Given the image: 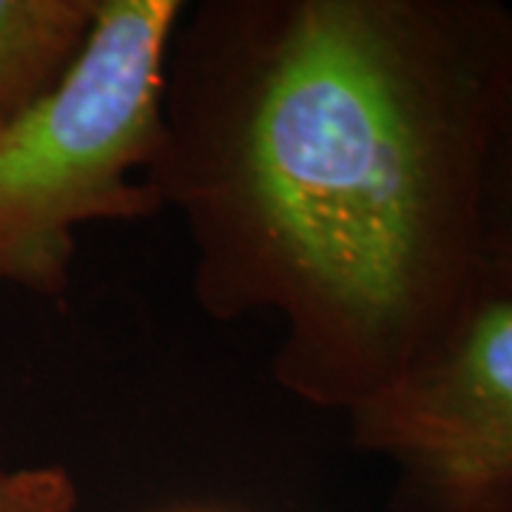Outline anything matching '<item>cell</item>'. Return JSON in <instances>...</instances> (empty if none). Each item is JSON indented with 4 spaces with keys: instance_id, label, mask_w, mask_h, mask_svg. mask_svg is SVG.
I'll return each mask as SVG.
<instances>
[{
    "instance_id": "277c9868",
    "label": "cell",
    "mask_w": 512,
    "mask_h": 512,
    "mask_svg": "<svg viewBox=\"0 0 512 512\" xmlns=\"http://www.w3.org/2000/svg\"><path fill=\"white\" fill-rule=\"evenodd\" d=\"M94 15L97 0H0V123L63 77Z\"/></svg>"
},
{
    "instance_id": "8992f818",
    "label": "cell",
    "mask_w": 512,
    "mask_h": 512,
    "mask_svg": "<svg viewBox=\"0 0 512 512\" xmlns=\"http://www.w3.org/2000/svg\"><path fill=\"white\" fill-rule=\"evenodd\" d=\"M74 478L55 464L0 470V512H74Z\"/></svg>"
},
{
    "instance_id": "6da1fadb",
    "label": "cell",
    "mask_w": 512,
    "mask_h": 512,
    "mask_svg": "<svg viewBox=\"0 0 512 512\" xmlns=\"http://www.w3.org/2000/svg\"><path fill=\"white\" fill-rule=\"evenodd\" d=\"M512 97L498 0H205L165 63L148 171L205 313L282 319L274 376L348 416L484 288L481 200Z\"/></svg>"
},
{
    "instance_id": "3957f363",
    "label": "cell",
    "mask_w": 512,
    "mask_h": 512,
    "mask_svg": "<svg viewBox=\"0 0 512 512\" xmlns=\"http://www.w3.org/2000/svg\"><path fill=\"white\" fill-rule=\"evenodd\" d=\"M396 470V512H512V293L484 282L450 330L348 413Z\"/></svg>"
},
{
    "instance_id": "5b68a950",
    "label": "cell",
    "mask_w": 512,
    "mask_h": 512,
    "mask_svg": "<svg viewBox=\"0 0 512 512\" xmlns=\"http://www.w3.org/2000/svg\"><path fill=\"white\" fill-rule=\"evenodd\" d=\"M484 282L512 293V97L495 134L481 200Z\"/></svg>"
},
{
    "instance_id": "7a4b0ae2",
    "label": "cell",
    "mask_w": 512,
    "mask_h": 512,
    "mask_svg": "<svg viewBox=\"0 0 512 512\" xmlns=\"http://www.w3.org/2000/svg\"><path fill=\"white\" fill-rule=\"evenodd\" d=\"M180 0H97L80 55L0 123V282L69 288L74 231L160 211L148 171L163 148L165 63Z\"/></svg>"
}]
</instances>
